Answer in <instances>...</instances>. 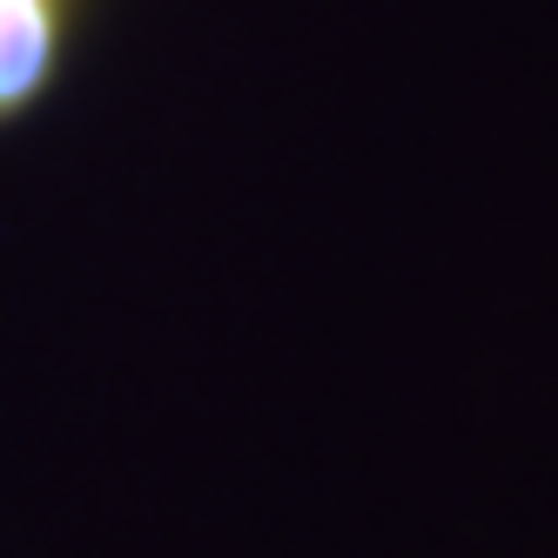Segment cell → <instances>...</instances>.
Wrapping results in <instances>:
<instances>
[{
    "label": "cell",
    "mask_w": 558,
    "mask_h": 558,
    "mask_svg": "<svg viewBox=\"0 0 558 558\" xmlns=\"http://www.w3.org/2000/svg\"><path fill=\"white\" fill-rule=\"evenodd\" d=\"M101 0H0V135L34 122L82 61Z\"/></svg>",
    "instance_id": "6da1fadb"
}]
</instances>
